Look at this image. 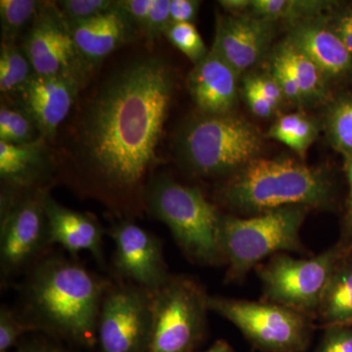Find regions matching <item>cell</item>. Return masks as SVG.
Returning <instances> with one entry per match:
<instances>
[{
	"label": "cell",
	"mask_w": 352,
	"mask_h": 352,
	"mask_svg": "<svg viewBox=\"0 0 352 352\" xmlns=\"http://www.w3.org/2000/svg\"><path fill=\"white\" fill-rule=\"evenodd\" d=\"M173 91L166 62L138 58L109 76L85 110L78 129L82 168L91 191L116 212L144 205Z\"/></svg>",
	"instance_id": "6da1fadb"
},
{
	"label": "cell",
	"mask_w": 352,
	"mask_h": 352,
	"mask_svg": "<svg viewBox=\"0 0 352 352\" xmlns=\"http://www.w3.org/2000/svg\"><path fill=\"white\" fill-rule=\"evenodd\" d=\"M109 284L75 259L45 256L27 272L21 316L32 332L41 331L74 346L94 349Z\"/></svg>",
	"instance_id": "7a4b0ae2"
},
{
	"label": "cell",
	"mask_w": 352,
	"mask_h": 352,
	"mask_svg": "<svg viewBox=\"0 0 352 352\" xmlns=\"http://www.w3.org/2000/svg\"><path fill=\"white\" fill-rule=\"evenodd\" d=\"M332 196V184L323 170L289 157H256L233 175L221 191L229 207L245 214L326 207Z\"/></svg>",
	"instance_id": "3957f363"
},
{
	"label": "cell",
	"mask_w": 352,
	"mask_h": 352,
	"mask_svg": "<svg viewBox=\"0 0 352 352\" xmlns=\"http://www.w3.org/2000/svg\"><path fill=\"white\" fill-rule=\"evenodd\" d=\"M145 208L170 228L175 242L193 263H226L220 243L222 215L200 189L161 175L149 182Z\"/></svg>",
	"instance_id": "277c9868"
},
{
	"label": "cell",
	"mask_w": 352,
	"mask_h": 352,
	"mask_svg": "<svg viewBox=\"0 0 352 352\" xmlns=\"http://www.w3.org/2000/svg\"><path fill=\"white\" fill-rule=\"evenodd\" d=\"M263 138L256 126L234 113L203 115L185 124L177 148L183 163L201 176L235 175L259 157Z\"/></svg>",
	"instance_id": "5b68a950"
},
{
	"label": "cell",
	"mask_w": 352,
	"mask_h": 352,
	"mask_svg": "<svg viewBox=\"0 0 352 352\" xmlns=\"http://www.w3.org/2000/svg\"><path fill=\"white\" fill-rule=\"evenodd\" d=\"M305 214V207H286L248 219L222 215L220 243L228 279H242L268 256L302 252L300 232Z\"/></svg>",
	"instance_id": "8992f818"
},
{
	"label": "cell",
	"mask_w": 352,
	"mask_h": 352,
	"mask_svg": "<svg viewBox=\"0 0 352 352\" xmlns=\"http://www.w3.org/2000/svg\"><path fill=\"white\" fill-rule=\"evenodd\" d=\"M208 296L192 278L171 275L153 293L148 352H196L207 335Z\"/></svg>",
	"instance_id": "52a82bcc"
},
{
	"label": "cell",
	"mask_w": 352,
	"mask_h": 352,
	"mask_svg": "<svg viewBox=\"0 0 352 352\" xmlns=\"http://www.w3.org/2000/svg\"><path fill=\"white\" fill-rule=\"evenodd\" d=\"M208 307L234 324L263 352H305L309 346L310 317L292 308L210 295Z\"/></svg>",
	"instance_id": "ba28073f"
},
{
	"label": "cell",
	"mask_w": 352,
	"mask_h": 352,
	"mask_svg": "<svg viewBox=\"0 0 352 352\" xmlns=\"http://www.w3.org/2000/svg\"><path fill=\"white\" fill-rule=\"evenodd\" d=\"M342 254L344 248L340 245L311 258L275 254L267 263L258 266L264 298L268 302L292 308L309 317L318 314L324 292Z\"/></svg>",
	"instance_id": "9c48e42d"
},
{
	"label": "cell",
	"mask_w": 352,
	"mask_h": 352,
	"mask_svg": "<svg viewBox=\"0 0 352 352\" xmlns=\"http://www.w3.org/2000/svg\"><path fill=\"white\" fill-rule=\"evenodd\" d=\"M43 189L13 195L1 194L0 220V279L7 284L28 272L46 256L50 247Z\"/></svg>",
	"instance_id": "30bf717a"
},
{
	"label": "cell",
	"mask_w": 352,
	"mask_h": 352,
	"mask_svg": "<svg viewBox=\"0 0 352 352\" xmlns=\"http://www.w3.org/2000/svg\"><path fill=\"white\" fill-rule=\"evenodd\" d=\"M152 305L148 289L124 281L109 284L97 324L99 352H148Z\"/></svg>",
	"instance_id": "8fae6325"
},
{
	"label": "cell",
	"mask_w": 352,
	"mask_h": 352,
	"mask_svg": "<svg viewBox=\"0 0 352 352\" xmlns=\"http://www.w3.org/2000/svg\"><path fill=\"white\" fill-rule=\"evenodd\" d=\"M22 46L36 75L87 78L91 69L80 56L56 2H43Z\"/></svg>",
	"instance_id": "7c38bea8"
},
{
	"label": "cell",
	"mask_w": 352,
	"mask_h": 352,
	"mask_svg": "<svg viewBox=\"0 0 352 352\" xmlns=\"http://www.w3.org/2000/svg\"><path fill=\"white\" fill-rule=\"evenodd\" d=\"M115 244L113 267L122 281L155 293L170 279L163 245L154 234L129 219L113 223L108 230Z\"/></svg>",
	"instance_id": "4fadbf2b"
},
{
	"label": "cell",
	"mask_w": 352,
	"mask_h": 352,
	"mask_svg": "<svg viewBox=\"0 0 352 352\" xmlns=\"http://www.w3.org/2000/svg\"><path fill=\"white\" fill-rule=\"evenodd\" d=\"M85 82V76L34 74L21 88L17 94L20 107L36 124L41 138L45 140L54 138Z\"/></svg>",
	"instance_id": "5bb4252c"
},
{
	"label": "cell",
	"mask_w": 352,
	"mask_h": 352,
	"mask_svg": "<svg viewBox=\"0 0 352 352\" xmlns=\"http://www.w3.org/2000/svg\"><path fill=\"white\" fill-rule=\"evenodd\" d=\"M273 32L274 23L250 13L219 15L210 50L240 76L263 57L273 38Z\"/></svg>",
	"instance_id": "9a60e30c"
},
{
	"label": "cell",
	"mask_w": 352,
	"mask_h": 352,
	"mask_svg": "<svg viewBox=\"0 0 352 352\" xmlns=\"http://www.w3.org/2000/svg\"><path fill=\"white\" fill-rule=\"evenodd\" d=\"M43 201L51 245H61L73 256L88 252L97 261L103 263L104 229L98 220L64 207L45 190Z\"/></svg>",
	"instance_id": "2e32d148"
},
{
	"label": "cell",
	"mask_w": 352,
	"mask_h": 352,
	"mask_svg": "<svg viewBox=\"0 0 352 352\" xmlns=\"http://www.w3.org/2000/svg\"><path fill=\"white\" fill-rule=\"evenodd\" d=\"M239 75L212 50L189 74L190 94L203 115L233 113Z\"/></svg>",
	"instance_id": "e0dca14e"
},
{
	"label": "cell",
	"mask_w": 352,
	"mask_h": 352,
	"mask_svg": "<svg viewBox=\"0 0 352 352\" xmlns=\"http://www.w3.org/2000/svg\"><path fill=\"white\" fill-rule=\"evenodd\" d=\"M69 28L80 56L91 69L139 32L118 1L107 12Z\"/></svg>",
	"instance_id": "ac0fdd59"
},
{
	"label": "cell",
	"mask_w": 352,
	"mask_h": 352,
	"mask_svg": "<svg viewBox=\"0 0 352 352\" xmlns=\"http://www.w3.org/2000/svg\"><path fill=\"white\" fill-rule=\"evenodd\" d=\"M286 41L307 55L329 78L352 72V54L323 17L291 25Z\"/></svg>",
	"instance_id": "d6986e66"
},
{
	"label": "cell",
	"mask_w": 352,
	"mask_h": 352,
	"mask_svg": "<svg viewBox=\"0 0 352 352\" xmlns=\"http://www.w3.org/2000/svg\"><path fill=\"white\" fill-rule=\"evenodd\" d=\"M50 168L45 139L39 138L23 144L0 141V176L6 193L21 195L38 191Z\"/></svg>",
	"instance_id": "ffe728a7"
},
{
	"label": "cell",
	"mask_w": 352,
	"mask_h": 352,
	"mask_svg": "<svg viewBox=\"0 0 352 352\" xmlns=\"http://www.w3.org/2000/svg\"><path fill=\"white\" fill-rule=\"evenodd\" d=\"M273 54L283 61L295 78L305 102H321L328 96L327 78L302 51L285 39Z\"/></svg>",
	"instance_id": "44dd1931"
},
{
	"label": "cell",
	"mask_w": 352,
	"mask_h": 352,
	"mask_svg": "<svg viewBox=\"0 0 352 352\" xmlns=\"http://www.w3.org/2000/svg\"><path fill=\"white\" fill-rule=\"evenodd\" d=\"M318 314L327 325L352 324V264L340 261L326 287Z\"/></svg>",
	"instance_id": "7402d4cb"
},
{
	"label": "cell",
	"mask_w": 352,
	"mask_h": 352,
	"mask_svg": "<svg viewBox=\"0 0 352 352\" xmlns=\"http://www.w3.org/2000/svg\"><path fill=\"white\" fill-rule=\"evenodd\" d=\"M332 6L333 2L317 0H252L249 13L270 22L285 21L294 25L323 17Z\"/></svg>",
	"instance_id": "603a6c76"
},
{
	"label": "cell",
	"mask_w": 352,
	"mask_h": 352,
	"mask_svg": "<svg viewBox=\"0 0 352 352\" xmlns=\"http://www.w3.org/2000/svg\"><path fill=\"white\" fill-rule=\"evenodd\" d=\"M316 120L303 113H287L270 127L268 136L288 146L300 157L307 154L318 135Z\"/></svg>",
	"instance_id": "cb8c5ba5"
},
{
	"label": "cell",
	"mask_w": 352,
	"mask_h": 352,
	"mask_svg": "<svg viewBox=\"0 0 352 352\" xmlns=\"http://www.w3.org/2000/svg\"><path fill=\"white\" fill-rule=\"evenodd\" d=\"M31 62L23 46L16 41H2L0 50V90L18 94L34 75Z\"/></svg>",
	"instance_id": "d4e9b609"
},
{
	"label": "cell",
	"mask_w": 352,
	"mask_h": 352,
	"mask_svg": "<svg viewBox=\"0 0 352 352\" xmlns=\"http://www.w3.org/2000/svg\"><path fill=\"white\" fill-rule=\"evenodd\" d=\"M326 131L333 147L347 160L352 157V95L333 102L326 117Z\"/></svg>",
	"instance_id": "484cf974"
},
{
	"label": "cell",
	"mask_w": 352,
	"mask_h": 352,
	"mask_svg": "<svg viewBox=\"0 0 352 352\" xmlns=\"http://www.w3.org/2000/svg\"><path fill=\"white\" fill-rule=\"evenodd\" d=\"M41 6L43 1L34 0H1L2 41H16L20 32L36 19Z\"/></svg>",
	"instance_id": "4316f807"
},
{
	"label": "cell",
	"mask_w": 352,
	"mask_h": 352,
	"mask_svg": "<svg viewBox=\"0 0 352 352\" xmlns=\"http://www.w3.org/2000/svg\"><path fill=\"white\" fill-rule=\"evenodd\" d=\"M41 138L30 116L19 107L2 104L0 109V141L11 144L32 142Z\"/></svg>",
	"instance_id": "83f0119b"
},
{
	"label": "cell",
	"mask_w": 352,
	"mask_h": 352,
	"mask_svg": "<svg viewBox=\"0 0 352 352\" xmlns=\"http://www.w3.org/2000/svg\"><path fill=\"white\" fill-rule=\"evenodd\" d=\"M164 36L195 65L210 52L194 24H171Z\"/></svg>",
	"instance_id": "f1b7e54d"
},
{
	"label": "cell",
	"mask_w": 352,
	"mask_h": 352,
	"mask_svg": "<svg viewBox=\"0 0 352 352\" xmlns=\"http://www.w3.org/2000/svg\"><path fill=\"white\" fill-rule=\"evenodd\" d=\"M56 6L69 27L107 12L116 6L113 0H62Z\"/></svg>",
	"instance_id": "f546056e"
},
{
	"label": "cell",
	"mask_w": 352,
	"mask_h": 352,
	"mask_svg": "<svg viewBox=\"0 0 352 352\" xmlns=\"http://www.w3.org/2000/svg\"><path fill=\"white\" fill-rule=\"evenodd\" d=\"M32 332V328L12 308L2 305L0 307V352H8L19 344L25 333Z\"/></svg>",
	"instance_id": "4dcf8cb0"
},
{
	"label": "cell",
	"mask_w": 352,
	"mask_h": 352,
	"mask_svg": "<svg viewBox=\"0 0 352 352\" xmlns=\"http://www.w3.org/2000/svg\"><path fill=\"white\" fill-rule=\"evenodd\" d=\"M270 74L281 88L285 99H288L289 101L295 104L305 103L302 92H300L298 83L296 82L295 78L292 75L283 61L275 54H273L271 58Z\"/></svg>",
	"instance_id": "1f68e13d"
},
{
	"label": "cell",
	"mask_w": 352,
	"mask_h": 352,
	"mask_svg": "<svg viewBox=\"0 0 352 352\" xmlns=\"http://www.w3.org/2000/svg\"><path fill=\"white\" fill-rule=\"evenodd\" d=\"M170 25V0H154L143 31L144 36L153 41L166 34Z\"/></svg>",
	"instance_id": "d6a6232c"
},
{
	"label": "cell",
	"mask_w": 352,
	"mask_h": 352,
	"mask_svg": "<svg viewBox=\"0 0 352 352\" xmlns=\"http://www.w3.org/2000/svg\"><path fill=\"white\" fill-rule=\"evenodd\" d=\"M315 352H352V331L346 326L326 328Z\"/></svg>",
	"instance_id": "836d02e7"
},
{
	"label": "cell",
	"mask_w": 352,
	"mask_h": 352,
	"mask_svg": "<svg viewBox=\"0 0 352 352\" xmlns=\"http://www.w3.org/2000/svg\"><path fill=\"white\" fill-rule=\"evenodd\" d=\"M245 80L251 83L252 87L256 88L259 94L270 102L275 110L281 105L285 99L283 92H282L279 85L270 74H267V75H263H263L247 76Z\"/></svg>",
	"instance_id": "e575fe53"
},
{
	"label": "cell",
	"mask_w": 352,
	"mask_h": 352,
	"mask_svg": "<svg viewBox=\"0 0 352 352\" xmlns=\"http://www.w3.org/2000/svg\"><path fill=\"white\" fill-rule=\"evenodd\" d=\"M118 2L138 31L143 32L154 0H122Z\"/></svg>",
	"instance_id": "d590c367"
},
{
	"label": "cell",
	"mask_w": 352,
	"mask_h": 352,
	"mask_svg": "<svg viewBox=\"0 0 352 352\" xmlns=\"http://www.w3.org/2000/svg\"><path fill=\"white\" fill-rule=\"evenodd\" d=\"M200 4L197 0H170L171 24H194Z\"/></svg>",
	"instance_id": "8d00e7d4"
},
{
	"label": "cell",
	"mask_w": 352,
	"mask_h": 352,
	"mask_svg": "<svg viewBox=\"0 0 352 352\" xmlns=\"http://www.w3.org/2000/svg\"><path fill=\"white\" fill-rule=\"evenodd\" d=\"M244 96L252 112L259 118H268L273 115L275 109L259 94L251 83L244 78Z\"/></svg>",
	"instance_id": "74e56055"
},
{
	"label": "cell",
	"mask_w": 352,
	"mask_h": 352,
	"mask_svg": "<svg viewBox=\"0 0 352 352\" xmlns=\"http://www.w3.org/2000/svg\"><path fill=\"white\" fill-rule=\"evenodd\" d=\"M330 25L338 38L352 54V8L344 11L337 18L335 23Z\"/></svg>",
	"instance_id": "f35d334b"
},
{
	"label": "cell",
	"mask_w": 352,
	"mask_h": 352,
	"mask_svg": "<svg viewBox=\"0 0 352 352\" xmlns=\"http://www.w3.org/2000/svg\"><path fill=\"white\" fill-rule=\"evenodd\" d=\"M15 352H78L46 340H31L18 344Z\"/></svg>",
	"instance_id": "ab89813d"
},
{
	"label": "cell",
	"mask_w": 352,
	"mask_h": 352,
	"mask_svg": "<svg viewBox=\"0 0 352 352\" xmlns=\"http://www.w3.org/2000/svg\"><path fill=\"white\" fill-rule=\"evenodd\" d=\"M219 3L230 15H242L251 10L252 0H221Z\"/></svg>",
	"instance_id": "60d3db41"
},
{
	"label": "cell",
	"mask_w": 352,
	"mask_h": 352,
	"mask_svg": "<svg viewBox=\"0 0 352 352\" xmlns=\"http://www.w3.org/2000/svg\"><path fill=\"white\" fill-rule=\"evenodd\" d=\"M199 352H234L232 347L226 342V340H217L212 346L204 351Z\"/></svg>",
	"instance_id": "b9f144b4"
},
{
	"label": "cell",
	"mask_w": 352,
	"mask_h": 352,
	"mask_svg": "<svg viewBox=\"0 0 352 352\" xmlns=\"http://www.w3.org/2000/svg\"><path fill=\"white\" fill-rule=\"evenodd\" d=\"M347 176H349V186H351V198H349V214L352 220V157L346 161Z\"/></svg>",
	"instance_id": "7bdbcfd3"
}]
</instances>
